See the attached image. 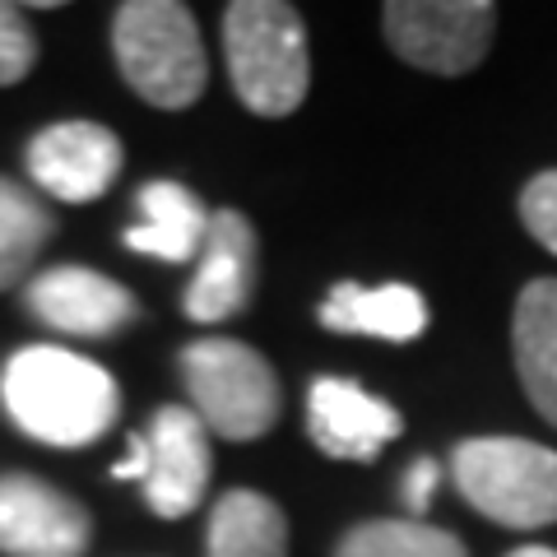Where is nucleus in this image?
Returning a JSON list of instances; mask_svg holds the SVG:
<instances>
[{
  "label": "nucleus",
  "instance_id": "nucleus-4",
  "mask_svg": "<svg viewBox=\"0 0 557 557\" xmlns=\"http://www.w3.org/2000/svg\"><path fill=\"white\" fill-rule=\"evenodd\" d=\"M450 479L479 516L507 530L557 525V450L525 437H469L450 456Z\"/></svg>",
  "mask_w": 557,
  "mask_h": 557
},
{
  "label": "nucleus",
  "instance_id": "nucleus-1",
  "mask_svg": "<svg viewBox=\"0 0 557 557\" xmlns=\"http://www.w3.org/2000/svg\"><path fill=\"white\" fill-rule=\"evenodd\" d=\"M0 399L24 437L47 446H89L116 423L121 391L108 368L57 344L20 348L0 372Z\"/></svg>",
  "mask_w": 557,
  "mask_h": 557
},
{
  "label": "nucleus",
  "instance_id": "nucleus-13",
  "mask_svg": "<svg viewBox=\"0 0 557 557\" xmlns=\"http://www.w3.org/2000/svg\"><path fill=\"white\" fill-rule=\"evenodd\" d=\"M321 325L335 335H372L386 344H409L428 330V302L409 284H335L321 302Z\"/></svg>",
  "mask_w": 557,
  "mask_h": 557
},
{
  "label": "nucleus",
  "instance_id": "nucleus-20",
  "mask_svg": "<svg viewBox=\"0 0 557 557\" xmlns=\"http://www.w3.org/2000/svg\"><path fill=\"white\" fill-rule=\"evenodd\" d=\"M520 223L534 233L539 247L557 256V168L539 172V177L520 190Z\"/></svg>",
  "mask_w": 557,
  "mask_h": 557
},
{
  "label": "nucleus",
  "instance_id": "nucleus-7",
  "mask_svg": "<svg viewBox=\"0 0 557 557\" xmlns=\"http://www.w3.org/2000/svg\"><path fill=\"white\" fill-rule=\"evenodd\" d=\"M94 520L70 493L33 474H0V553L10 557H79Z\"/></svg>",
  "mask_w": 557,
  "mask_h": 557
},
{
  "label": "nucleus",
  "instance_id": "nucleus-19",
  "mask_svg": "<svg viewBox=\"0 0 557 557\" xmlns=\"http://www.w3.org/2000/svg\"><path fill=\"white\" fill-rule=\"evenodd\" d=\"M33 65H38V38H33L24 10L0 0V89L20 84Z\"/></svg>",
  "mask_w": 557,
  "mask_h": 557
},
{
  "label": "nucleus",
  "instance_id": "nucleus-22",
  "mask_svg": "<svg viewBox=\"0 0 557 557\" xmlns=\"http://www.w3.org/2000/svg\"><path fill=\"white\" fill-rule=\"evenodd\" d=\"M145 474H149V442H145V432H135V437H131V450H126V460L112 465V479H121V483L139 479V483H145Z\"/></svg>",
  "mask_w": 557,
  "mask_h": 557
},
{
  "label": "nucleus",
  "instance_id": "nucleus-21",
  "mask_svg": "<svg viewBox=\"0 0 557 557\" xmlns=\"http://www.w3.org/2000/svg\"><path fill=\"white\" fill-rule=\"evenodd\" d=\"M437 479H442V465H437V460H418V465L409 469L405 497H409V511H413V516H423V511L432 507V487H437Z\"/></svg>",
  "mask_w": 557,
  "mask_h": 557
},
{
  "label": "nucleus",
  "instance_id": "nucleus-8",
  "mask_svg": "<svg viewBox=\"0 0 557 557\" xmlns=\"http://www.w3.org/2000/svg\"><path fill=\"white\" fill-rule=\"evenodd\" d=\"M28 172L47 196L65 205H94L121 172V139L98 121H57L33 135Z\"/></svg>",
  "mask_w": 557,
  "mask_h": 557
},
{
  "label": "nucleus",
  "instance_id": "nucleus-3",
  "mask_svg": "<svg viewBox=\"0 0 557 557\" xmlns=\"http://www.w3.org/2000/svg\"><path fill=\"white\" fill-rule=\"evenodd\" d=\"M223 57L242 108L256 116H288L311 84L302 14L284 0H237L223 14Z\"/></svg>",
  "mask_w": 557,
  "mask_h": 557
},
{
  "label": "nucleus",
  "instance_id": "nucleus-17",
  "mask_svg": "<svg viewBox=\"0 0 557 557\" xmlns=\"http://www.w3.org/2000/svg\"><path fill=\"white\" fill-rule=\"evenodd\" d=\"M51 214L28 196L20 182L0 177V288H14L28 278L33 260L51 242Z\"/></svg>",
  "mask_w": 557,
  "mask_h": 557
},
{
  "label": "nucleus",
  "instance_id": "nucleus-10",
  "mask_svg": "<svg viewBox=\"0 0 557 557\" xmlns=\"http://www.w3.org/2000/svg\"><path fill=\"white\" fill-rule=\"evenodd\" d=\"M256 293V228L237 209L209 214L205 247L196 256V278L186 288V317L190 321H228L247 311Z\"/></svg>",
  "mask_w": 557,
  "mask_h": 557
},
{
  "label": "nucleus",
  "instance_id": "nucleus-16",
  "mask_svg": "<svg viewBox=\"0 0 557 557\" xmlns=\"http://www.w3.org/2000/svg\"><path fill=\"white\" fill-rule=\"evenodd\" d=\"M209 557H288V516L265 493L233 487L209 516Z\"/></svg>",
  "mask_w": 557,
  "mask_h": 557
},
{
  "label": "nucleus",
  "instance_id": "nucleus-5",
  "mask_svg": "<svg viewBox=\"0 0 557 557\" xmlns=\"http://www.w3.org/2000/svg\"><path fill=\"white\" fill-rule=\"evenodd\" d=\"M182 376L190 409L223 442H256L274 432L284 413L278 376L251 344L242 339H196L182 348Z\"/></svg>",
  "mask_w": 557,
  "mask_h": 557
},
{
  "label": "nucleus",
  "instance_id": "nucleus-9",
  "mask_svg": "<svg viewBox=\"0 0 557 557\" xmlns=\"http://www.w3.org/2000/svg\"><path fill=\"white\" fill-rule=\"evenodd\" d=\"M149 442V474H145V502L153 516L177 520L190 516L205 502L209 487V432L186 405H163L145 432Z\"/></svg>",
  "mask_w": 557,
  "mask_h": 557
},
{
  "label": "nucleus",
  "instance_id": "nucleus-6",
  "mask_svg": "<svg viewBox=\"0 0 557 557\" xmlns=\"http://www.w3.org/2000/svg\"><path fill=\"white\" fill-rule=\"evenodd\" d=\"M381 20L399 61L428 75H469L493 42L497 10L487 0H391Z\"/></svg>",
  "mask_w": 557,
  "mask_h": 557
},
{
  "label": "nucleus",
  "instance_id": "nucleus-18",
  "mask_svg": "<svg viewBox=\"0 0 557 557\" xmlns=\"http://www.w3.org/2000/svg\"><path fill=\"white\" fill-rule=\"evenodd\" d=\"M335 557H469L465 544L423 520H368L348 530Z\"/></svg>",
  "mask_w": 557,
  "mask_h": 557
},
{
  "label": "nucleus",
  "instance_id": "nucleus-2",
  "mask_svg": "<svg viewBox=\"0 0 557 557\" xmlns=\"http://www.w3.org/2000/svg\"><path fill=\"white\" fill-rule=\"evenodd\" d=\"M112 51L126 84L149 108H196L209 84L196 14L177 0H126L112 20Z\"/></svg>",
  "mask_w": 557,
  "mask_h": 557
},
{
  "label": "nucleus",
  "instance_id": "nucleus-23",
  "mask_svg": "<svg viewBox=\"0 0 557 557\" xmlns=\"http://www.w3.org/2000/svg\"><path fill=\"white\" fill-rule=\"evenodd\" d=\"M511 557H557L553 548H539V544H530V548H516Z\"/></svg>",
  "mask_w": 557,
  "mask_h": 557
},
{
  "label": "nucleus",
  "instance_id": "nucleus-15",
  "mask_svg": "<svg viewBox=\"0 0 557 557\" xmlns=\"http://www.w3.org/2000/svg\"><path fill=\"white\" fill-rule=\"evenodd\" d=\"M516 372L530 405L557 428V278H530L511 317Z\"/></svg>",
  "mask_w": 557,
  "mask_h": 557
},
{
  "label": "nucleus",
  "instance_id": "nucleus-14",
  "mask_svg": "<svg viewBox=\"0 0 557 557\" xmlns=\"http://www.w3.org/2000/svg\"><path fill=\"white\" fill-rule=\"evenodd\" d=\"M139 223L126 233V247L139 256L168 260V265H186L196 260L209 233V209L200 196L182 182H149L139 186Z\"/></svg>",
  "mask_w": 557,
  "mask_h": 557
},
{
  "label": "nucleus",
  "instance_id": "nucleus-11",
  "mask_svg": "<svg viewBox=\"0 0 557 557\" xmlns=\"http://www.w3.org/2000/svg\"><path fill=\"white\" fill-rule=\"evenodd\" d=\"M307 432L335 460H372L381 446L405 432V418L395 413V405L362 391L358 381L321 376L307 399Z\"/></svg>",
  "mask_w": 557,
  "mask_h": 557
},
{
  "label": "nucleus",
  "instance_id": "nucleus-12",
  "mask_svg": "<svg viewBox=\"0 0 557 557\" xmlns=\"http://www.w3.org/2000/svg\"><path fill=\"white\" fill-rule=\"evenodd\" d=\"M28 307L65 335H84V339H102L116 335L139 317V302L131 288H121L116 278L84 270V265H61L47 270L28 284Z\"/></svg>",
  "mask_w": 557,
  "mask_h": 557
}]
</instances>
